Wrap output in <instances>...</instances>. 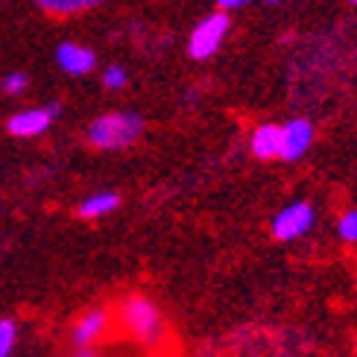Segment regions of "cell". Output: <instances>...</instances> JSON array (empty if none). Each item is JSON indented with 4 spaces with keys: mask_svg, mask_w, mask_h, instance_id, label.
<instances>
[{
    "mask_svg": "<svg viewBox=\"0 0 357 357\" xmlns=\"http://www.w3.org/2000/svg\"><path fill=\"white\" fill-rule=\"evenodd\" d=\"M121 331L135 340V343L146 346V349H155L165 343L167 337V322H165V314L158 310V305L146 296H126V299L117 305V314H114Z\"/></svg>",
    "mask_w": 357,
    "mask_h": 357,
    "instance_id": "cell-1",
    "label": "cell"
},
{
    "mask_svg": "<svg viewBox=\"0 0 357 357\" xmlns=\"http://www.w3.org/2000/svg\"><path fill=\"white\" fill-rule=\"evenodd\" d=\"M144 135V121L135 112H109L100 114L88 126V144L94 150H126Z\"/></svg>",
    "mask_w": 357,
    "mask_h": 357,
    "instance_id": "cell-2",
    "label": "cell"
},
{
    "mask_svg": "<svg viewBox=\"0 0 357 357\" xmlns=\"http://www.w3.org/2000/svg\"><path fill=\"white\" fill-rule=\"evenodd\" d=\"M229 29H231V15L229 12L217 9L211 15H205V18L190 29V38H188L190 59H197V62H202V59H211L220 50V44L226 41Z\"/></svg>",
    "mask_w": 357,
    "mask_h": 357,
    "instance_id": "cell-3",
    "label": "cell"
},
{
    "mask_svg": "<svg viewBox=\"0 0 357 357\" xmlns=\"http://www.w3.org/2000/svg\"><path fill=\"white\" fill-rule=\"evenodd\" d=\"M317 222V208L310 205L307 199H296L290 205H284L281 211L273 217V237L275 241H299V237H305L310 229H314Z\"/></svg>",
    "mask_w": 357,
    "mask_h": 357,
    "instance_id": "cell-4",
    "label": "cell"
},
{
    "mask_svg": "<svg viewBox=\"0 0 357 357\" xmlns=\"http://www.w3.org/2000/svg\"><path fill=\"white\" fill-rule=\"evenodd\" d=\"M314 138H317L314 123H310L307 117H293V121H287L284 126H281V153H278V158L299 161L310 150Z\"/></svg>",
    "mask_w": 357,
    "mask_h": 357,
    "instance_id": "cell-5",
    "label": "cell"
},
{
    "mask_svg": "<svg viewBox=\"0 0 357 357\" xmlns=\"http://www.w3.org/2000/svg\"><path fill=\"white\" fill-rule=\"evenodd\" d=\"M56 114H59V102H50V106H44V109H24V112L9 117L6 129L15 138H36V135H44V132L50 129Z\"/></svg>",
    "mask_w": 357,
    "mask_h": 357,
    "instance_id": "cell-6",
    "label": "cell"
},
{
    "mask_svg": "<svg viewBox=\"0 0 357 357\" xmlns=\"http://www.w3.org/2000/svg\"><path fill=\"white\" fill-rule=\"evenodd\" d=\"M112 328V314L106 307H91L73 322V331H70V340L73 346H94L97 340H102Z\"/></svg>",
    "mask_w": 357,
    "mask_h": 357,
    "instance_id": "cell-7",
    "label": "cell"
},
{
    "mask_svg": "<svg viewBox=\"0 0 357 357\" xmlns=\"http://www.w3.org/2000/svg\"><path fill=\"white\" fill-rule=\"evenodd\" d=\"M56 62L65 73H70V77H85V73L94 70L97 56H94V50L82 47V44L65 41V44H59L56 47Z\"/></svg>",
    "mask_w": 357,
    "mask_h": 357,
    "instance_id": "cell-8",
    "label": "cell"
},
{
    "mask_svg": "<svg viewBox=\"0 0 357 357\" xmlns=\"http://www.w3.org/2000/svg\"><path fill=\"white\" fill-rule=\"evenodd\" d=\"M249 150L261 161L278 158V153H281V126L278 123H261L255 132H252Z\"/></svg>",
    "mask_w": 357,
    "mask_h": 357,
    "instance_id": "cell-9",
    "label": "cell"
},
{
    "mask_svg": "<svg viewBox=\"0 0 357 357\" xmlns=\"http://www.w3.org/2000/svg\"><path fill=\"white\" fill-rule=\"evenodd\" d=\"M117 205H121V197H117V193H112V190H100V193H91L88 199H82V205H79V217H85V220L106 217V214L114 211Z\"/></svg>",
    "mask_w": 357,
    "mask_h": 357,
    "instance_id": "cell-10",
    "label": "cell"
},
{
    "mask_svg": "<svg viewBox=\"0 0 357 357\" xmlns=\"http://www.w3.org/2000/svg\"><path fill=\"white\" fill-rule=\"evenodd\" d=\"M36 3L50 15H77L85 9H94L100 3H109V0H36Z\"/></svg>",
    "mask_w": 357,
    "mask_h": 357,
    "instance_id": "cell-11",
    "label": "cell"
},
{
    "mask_svg": "<svg viewBox=\"0 0 357 357\" xmlns=\"http://www.w3.org/2000/svg\"><path fill=\"white\" fill-rule=\"evenodd\" d=\"M337 234H340V241L357 243V208H349V211L340 217V222H337Z\"/></svg>",
    "mask_w": 357,
    "mask_h": 357,
    "instance_id": "cell-12",
    "label": "cell"
},
{
    "mask_svg": "<svg viewBox=\"0 0 357 357\" xmlns=\"http://www.w3.org/2000/svg\"><path fill=\"white\" fill-rule=\"evenodd\" d=\"M15 340H18V328H15V322L12 319H0V357L12 354Z\"/></svg>",
    "mask_w": 357,
    "mask_h": 357,
    "instance_id": "cell-13",
    "label": "cell"
},
{
    "mask_svg": "<svg viewBox=\"0 0 357 357\" xmlns=\"http://www.w3.org/2000/svg\"><path fill=\"white\" fill-rule=\"evenodd\" d=\"M126 82H129V73L121 65H112L102 70V85H106L109 91H121V88H126Z\"/></svg>",
    "mask_w": 357,
    "mask_h": 357,
    "instance_id": "cell-14",
    "label": "cell"
},
{
    "mask_svg": "<svg viewBox=\"0 0 357 357\" xmlns=\"http://www.w3.org/2000/svg\"><path fill=\"white\" fill-rule=\"evenodd\" d=\"M26 77H24V73H18V70H15V73H6V77H3V91L6 94H21V91H26Z\"/></svg>",
    "mask_w": 357,
    "mask_h": 357,
    "instance_id": "cell-15",
    "label": "cell"
},
{
    "mask_svg": "<svg viewBox=\"0 0 357 357\" xmlns=\"http://www.w3.org/2000/svg\"><path fill=\"white\" fill-rule=\"evenodd\" d=\"M246 3H252V0H217V9L231 12V9H241V6H246Z\"/></svg>",
    "mask_w": 357,
    "mask_h": 357,
    "instance_id": "cell-16",
    "label": "cell"
},
{
    "mask_svg": "<svg viewBox=\"0 0 357 357\" xmlns=\"http://www.w3.org/2000/svg\"><path fill=\"white\" fill-rule=\"evenodd\" d=\"M70 357H100V351L94 346H77V351H73Z\"/></svg>",
    "mask_w": 357,
    "mask_h": 357,
    "instance_id": "cell-17",
    "label": "cell"
},
{
    "mask_svg": "<svg viewBox=\"0 0 357 357\" xmlns=\"http://www.w3.org/2000/svg\"><path fill=\"white\" fill-rule=\"evenodd\" d=\"M266 3H281V0H266Z\"/></svg>",
    "mask_w": 357,
    "mask_h": 357,
    "instance_id": "cell-18",
    "label": "cell"
},
{
    "mask_svg": "<svg viewBox=\"0 0 357 357\" xmlns=\"http://www.w3.org/2000/svg\"><path fill=\"white\" fill-rule=\"evenodd\" d=\"M351 3H354V6H357V0H351Z\"/></svg>",
    "mask_w": 357,
    "mask_h": 357,
    "instance_id": "cell-19",
    "label": "cell"
}]
</instances>
